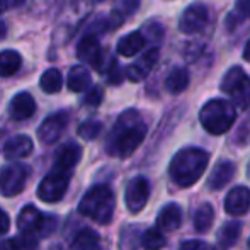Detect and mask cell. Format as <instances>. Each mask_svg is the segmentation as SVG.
Here are the masks:
<instances>
[{
  "label": "cell",
  "instance_id": "ffe728a7",
  "mask_svg": "<svg viewBox=\"0 0 250 250\" xmlns=\"http://www.w3.org/2000/svg\"><path fill=\"white\" fill-rule=\"evenodd\" d=\"M90 83H92V77L83 65H75L70 68L66 85L72 92H83V90L89 89Z\"/></svg>",
  "mask_w": 250,
  "mask_h": 250
},
{
  "label": "cell",
  "instance_id": "60d3db41",
  "mask_svg": "<svg viewBox=\"0 0 250 250\" xmlns=\"http://www.w3.org/2000/svg\"><path fill=\"white\" fill-rule=\"evenodd\" d=\"M9 5H10L9 0H0V16H2L7 9H9Z\"/></svg>",
  "mask_w": 250,
  "mask_h": 250
},
{
  "label": "cell",
  "instance_id": "7a4b0ae2",
  "mask_svg": "<svg viewBox=\"0 0 250 250\" xmlns=\"http://www.w3.org/2000/svg\"><path fill=\"white\" fill-rule=\"evenodd\" d=\"M208 164H209L208 151L196 148V146H189V148L179 150L174 155L170 165H168V174L179 188H191L204 174Z\"/></svg>",
  "mask_w": 250,
  "mask_h": 250
},
{
  "label": "cell",
  "instance_id": "9c48e42d",
  "mask_svg": "<svg viewBox=\"0 0 250 250\" xmlns=\"http://www.w3.org/2000/svg\"><path fill=\"white\" fill-rule=\"evenodd\" d=\"M208 19H209V14H208L206 5H203L201 2H194L182 12L179 27L186 34H196L206 27Z\"/></svg>",
  "mask_w": 250,
  "mask_h": 250
},
{
  "label": "cell",
  "instance_id": "7dc6e473",
  "mask_svg": "<svg viewBox=\"0 0 250 250\" xmlns=\"http://www.w3.org/2000/svg\"><path fill=\"white\" fill-rule=\"evenodd\" d=\"M249 177H250V164H249Z\"/></svg>",
  "mask_w": 250,
  "mask_h": 250
},
{
  "label": "cell",
  "instance_id": "603a6c76",
  "mask_svg": "<svg viewBox=\"0 0 250 250\" xmlns=\"http://www.w3.org/2000/svg\"><path fill=\"white\" fill-rule=\"evenodd\" d=\"M72 250H101V237L97 231L83 228L75 235Z\"/></svg>",
  "mask_w": 250,
  "mask_h": 250
},
{
  "label": "cell",
  "instance_id": "30bf717a",
  "mask_svg": "<svg viewBox=\"0 0 250 250\" xmlns=\"http://www.w3.org/2000/svg\"><path fill=\"white\" fill-rule=\"evenodd\" d=\"M66 123H68V114L65 111L51 114L41 123V126L38 128V138L44 143V145H53L56 140L62 136V133L65 131Z\"/></svg>",
  "mask_w": 250,
  "mask_h": 250
},
{
  "label": "cell",
  "instance_id": "bcb514c9",
  "mask_svg": "<svg viewBox=\"0 0 250 250\" xmlns=\"http://www.w3.org/2000/svg\"><path fill=\"white\" fill-rule=\"evenodd\" d=\"M0 145H2V133H0Z\"/></svg>",
  "mask_w": 250,
  "mask_h": 250
},
{
  "label": "cell",
  "instance_id": "8fae6325",
  "mask_svg": "<svg viewBox=\"0 0 250 250\" xmlns=\"http://www.w3.org/2000/svg\"><path fill=\"white\" fill-rule=\"evenodd\" d=\"M158 58H160L158 48H150L138 62L126 66V72H125L126 79L131 80V82H142V80H145L148 77V73L151 72V68L157 65Z\"/></svg>",
  "mask_w": 250,
  "mask_h": 250
},
{
  "label": "cell",
  "instance_id": "f35d334b",
  "mask_svg": "<svg viewBox=\"0 0 250 250\" xmlns=\"http://www.w3.org/2000/svg\"><path fill=\"white\" fill-rule=\"evenodd\" d=\"M9 227H10V218L5 211L0 209V237L5 235L9 231Z\"/></svg>",
  "mask_w": 250,
  "mask_h": 250
},
{
  "label": "cell",
  "instance_id": "6da1fadb",
  "mask_svg": "<svg viewBox=\"0 0 250 250\" xmlns=\"http://www.w3.org/2000/svg\"><path fill=\"white\" fill-rule=\"evenodd\" d=\"M146 136V125L136 109L125 111L116 121L107 138V153L119 158H126L143 143Z\"/></svg>",
  "mask_w": 250,
  "mask_h": 250
},
{
  "label": "cell",
  "instance_id": "8992f818",
  "mask_svg": "<svg viewBox=\"0 0 250 250\" xmlns=\"http://www.w3.org/2000/svg\"><path fill=\"white\" fill-rule=\"evenodd\" d=\"M29 167L24 164H7L0 168V194L2 196H17L26 188V182L29 179Z\"/></svg>",
  "mask_w": 250,
  "mask_h": 250
},
{
  "label": "cell",
  "instance_id": "7bdbcfd3",
  "mask_svg": "<svg viewBox=\"0 0 250 250\" xmlns=\"http://www.w3.org/2000/svg\"><path fill=\"white\" fill-rule=\"evenodd\" d=\"M5 34H7V29H5V24L0 21V40H3L5 38Z\"/></svg>",
  "mask_w": 250,
  "mask_h": 250
},
{
  "label": "cell",
  "instance_id": "7c38bea8",
  "mask_svg": "<svg viewBox=\"0 0 250 250\" xmlns=\"http://www.w3.org/2000/svg\"><path fill=\"white\" fill-rule=\"evenodd\" d=\"M250 209V189L245 186L233 188L225 199V211L231 216H244Z\"/></svg>",
  "mask_w": 250,
  "mask_h": 250
},
{
  "label": "cell",
  "instance_id": "cb8c5ba5",
  "mask_svg": "<svg viewBox=\"0 0 250 250\" xmlns=\"http://www.w3.org/2000/svg\"><path fill=\"white\" fill-rule=\"evenodd\" d=\"M22 65V58L17 51L3 50L0 51V77H10Z\"/></svg>",
  "mask_w": 250,
  "mask_h": 250
},
{
  "label": "cell",
  "instance_id": "836d02e7",
  "mask_svg": "<svg viewBox=\"0 0 250 250\" xmlns=\"http://www.w3.org/2000/svg\"><path fill=\"white\" fill-rule=\"evenodd\" d=\"M143 36H148L151 41H155V43H157V41H160V38H162V34H164V27L160 26V24L158 22H148L146 24L145 27H143Z\"/></svg>",
  "mask_w": 250,
  "mask_h": 250
},
{
  "label": "cell",
  "instance_id": "f6af8a7d",
  "mask_svg": "<svg viewBox=\"0 0 250 250\" xmlns=\"http://www.w3.org/2000/svg\"><path fill=\"white\" fill-rule=\"evenodd\" d=\"M208 250H225V247H208Z\"/></svg>",
  "mask_w": 250,
  "mask_h": 250
},
{
  "label": "cell",
  "instance_id": "83f0119b",
  "mask_svg": "<svg viewBox=\"0 0 250 250\" xmlns=\"http://www.w3.org/2000/svg\"><path fill=\"white\" fill-rule=\"evenodd\" d=\"M167 240L160 228H148L142 237V245L145 250H160L165 247Z\"/></svg>",
  "mask_w": 250,
  "mask_h": 250
},
{
  "label": "cell",
  "instance_id": "8d00e7d4",
  "mask_svg": "<svg viewBox=\"0 0 250 250\" xmlns=\"http://www.w3.org/2000/svg\"><path fill=\"white\" fill-rule=\"evenodd\" d=\"M235 17H240V19H245V17L250 16V0H237V5H235V12L231 14Z\"/></svg>",
  "mask_w": 250,
  "mask_h": 250
},
{
  "label": "cell",
  "instance_id": "3957f363",
  "mask_svg": "<svg viewBox=\"0 0 250 250\" xmlns=\"http://www.w3.org/2000/svg\"><path fill=\"white\" fill-rule=\"evenodd\" d=\"M116 201L112 191L107 186H94L83 194L79 203V213L90 218L99 225L111 223L114 214Z\"/></svg>",
  "mask_w": 250,
  "mask_h": 250
},
{
  "label": "cell",
  "instance_id": "52a82bcc",
  "mask_svg": "<svg viewBox=\"0 0 250 250\" xmlns=\"http://www.w3.org/2000/svg\"><path fill=\"white\" fill-rule=\"evenodd\" d=\"M70 182V174L65 170H60L55 168L53 172L46 175V177L41 181V184L38 186V198L44 203H58L62 201L63 196L66 194V189H68Z\"/></svg>",
  "mask_w": 250,
  "mask_h": 250
},
{
  "label": "cell",
  "instance_id": "c3c4849f",
  "mask_svg": "<svg viewBox=\"0 0 250 250\" xmlns=\"http://www.w3.org/2000/svg\"><path fill=\"white\" fill-rule=\"evenodd\" d=\"M249 247H250V238H249Z\"/></svg>",
  "mask_w": 250,
  "mask_h": 250
},
{
  "label": "cell",
  "instance_id": "ee69618b",
  "mask_svg": "<svg viewBox=\"0 0 250 250\" xmlns=\"http://www.w3.org/2000/svg\"><path fill=\"white\" fill-rule=\"evenodd\" d=\"M9 3H12V5H22L24 0H9Z\"/></svg>",
  "mask_w": 250,
  "mask_h": 250
},
{
  "label": "cell",
  "instance_id": "484cf974",
  "mask_svg": "<svg viewBox=\"0 0 250 250\" xmlns=\"http://www.w3.org/2000/svg\"><path fill=\"white\" fill-rule=\"evenodd\" d=\"M214 221V209L209 203H203L194 213V228L201 233H206Z\"/></svg>",
  "mask_w": 250,
  "mask_h": 250
},
{
  "label": "cell",
  "instance_id": "ba28073f",
  "mask_svg": "<svg viewBox=\"0 0 250 250\" xmlns=\"http://www.w3.org/2000/svg\"><path fill=\"white\" fill-rule=\"evenodd\" d=\"M148 198H150L148 179L142 177V175L131 179L129 184L126 186V192H125L126 208H128L131 213H140V211L146 206Z\"/></svg>",
  "mask_w": 250,
  "mask_h": 250
},
{
  "label": "cell",
  "instance_id": "b9f144b4",
  "mask_svg": "<svg viewBox=\"0 0 250 250\" xmlns=\"http://www.w3.org/2000/svg\"><path fill=\"white\" fill-rule=\"evenodd\" d=\"M244 58L247 60V62L250 63V41L247 44H245V50H244Z\"/></svg>",
  "mask_w": 250,
  "mask_h": 250
},
{
  "label": "cell",
  "instance_id": "e0dca14e",
  "mask_svg": "<svg viewBox=\"0 0 250 250\" xmlns=\"http://www.w3.org/2000/svg\"><path fill=\"white\" fill-rule=\"evenodd\" d=\"M102 53V48H101V43L97 40L96 34H87L80 40L79 46H77V56H79L82 62L89 63V65H96L97 60H99Z\"/></svg>",
  "mask_w": 250,
  "mask_h": 250
},
{
  "label": "cell",
  "instance_id": "f546056e",
  "mask_svg": "<svg viewBox=\"0 0 250 250\" xmlns=\"http://www.w3.org/2000/svg\"><path fill=\"white\" fill-rule=\"evenodd\" d=\"M56 225H58L56 216H53V214H41L36 233L40 235V237H50L53 231L56 230Z\"/></svg>",
  "mask_w": 250,
  "mask_h": 250
},
{
  "label": "cell",
  "instance_id": "5bb4252c",
  "mask_svg": "<svg viewBox=\"0 0 250 250\" xmlns=\"http://www.w3.org/2000/svg\"><path fill=\"white\" fill-rule=\"evenodd\" d=\"M235 170H237V167H235L233 162H230V160L218 162V164L214 165L213 172H211L209 179H208V188H209L211 191H220V189H223L225 186L233 179Z\"/></svg>",
  "mask_w": 250,
  "mask_h": 250
},
{
  "label": "cell",
  "instance_id": "4dcf8cb0",
  "mask_svg": "<svg viewBox=\"0 0 250 250\" xmlns=\"http://www.w3.org/2000/svg\"><path fill=\"white\" fill-rule=\"evenodd\" d=\"M14 245H16V250H36L38 238L34 237V233H24V231H21L14 238Z\"/></svg>",
  "mask_w": 250,
  "mask_h": 250
},
{
  "label": "cell",
  "instance_id": "e575fe53",
  "mask_svg": "<svg viewBox=\"0 0 250 250\" xmlns=\"http://www.w3.org/2000/svg\"><path fill=\"white\" fill-rule=\"evenodd\" d=\"M107 80H109V83H112V85H119V83L123 82V72H121V68H119V63L114 60V63L111 65V68L107 70Z\"/></svg>",
  "mask_w": 250,
  "mask_h": 250
},
{
  "label": "cell",
  "instance_id": "44dd1931",
  "mask_svg": "<svg viewBox=\"0 0 250 250\" xmlns=\"http://www.w3.org/2000/svg\"><path fill=\"white\" fill-rule=\"evenodd\" d=\"M189 85V72L184 66H175L168 72L167 79H165V89L172 96L182 94Z\"/></svg>",
  "mask_w": 250,
  "mask_h": 250
},
{
  "label": "cell",
  "instance_id": "277c9868",
  "mask_svg": "<svg viewBox=\"0 0 250 250\" xmlns=\"http://www.w3.org/2000/svg\"><path fill=\"white\" fill-rule=\"evenodd\" d=\"M237 111L231 102L223 99L208 101L199 111V121L203 128L211 135H223L233 126Z\"/></svg>",
  "mask_w": 250,
  "mask_h": 250
},
{
  "label": "cell",
  "instance_id": "f1b7e54d",
  "mask_svg": "<svg viewBox=\"0 0 250 250\" xmlns=\"http://www.w3.org/2000/svg\"><path fill=\"white\" fill-rule=\"evenodd\" d=\"M101 131H102V123L97 121V119H87V121H83L82 125L79 126V129H77L80 138L87 140V142L96 140L97 136L101 135Z\"/></svg>",
  "mask_w": 250,
  "mask_h": 250
},
{
  "label": "cell",
  "instance_id": "d4e9b609",
  "mask_svg": "<svg viewBox=\"0 0 250 250\" xmlns=\"http://www.w3.org/2000/svg\"><path fill=\"white\" fill-rule=\"evenodd\" d=\"M242 233V225L238 221H228L218 231V242L221 244V247L230 249L237 244V240L240 238Z\"/></svg>",
  "mask_w": 250,
  "mask_h": 250
},
{
  "label": "cell",
  "instance_id": "ac0fdd59",
  "mask_svg": "<svg viewBox=\"0 0 250 250\" xmlns=\"http://www.w3.org/2000/svg\"><path fill=\"white\" fill-rule=\"evenodd\" d=\"M146 40L140 31H135V33H129L126 36H123L121 40L118 41V46H116V51L121 56H126V58H131V56L138 55L140 51L143 50Z\"/></svg>",
  "mask_w": 250,
  "mask_h": 250
},
{
  "label": "cell",
  "instance_id": "681fc988",
  "mask_svg": "<svg viewBox=\"0 0 250 250\" xmlns=\"http://www.w3.org/2000/svg\"><path fill=\"white\" fill-rule=\"evenodd\" d=\"M96 2H102V0H96Z\"/></svg>",
  "mask_w": 250,
  "mask_h": 250
},
{
  "label": "cell",
  "instance_id": "9a60e30c",
  "mask_svg": "<svg viewBox=\"0 0 250 250\" xmlns=\"http://www.w3.org/2000/svg\"><path fill=\"white\" fill-rule=\"evenodd\" d=\"M33 151V140L26 135H16L9 138L3 145V157L7 160L24 158Z\"/></svg>",
  "mask_w": 250,
  "mask_h": 250
},
{
  "label": "cell",
  "instance_id": "ab89813d",
  "mask_svg": "<svg viewBox=\"0 0 250 250\" xmlns=\"http://www.w3.org/2000/svg\"><path fill=\"white\" fill-rule=\"evenodd\" d=\"M0 250H16L14 238H3V240H0Z\"/></svg>",
  "mask_w": 250,
  "mask_h": 250
},
{
  "label": "cell",
  "instance_id": "74e56055",
  "mask_svg": "<svg viewBox=\"0 0 250 250\" xmlns=\"http://www.w3.org/2000/svg\"><path fill=\"white\" fill-rule=\"evenodd\" d=\"M181 250H208V244L201 240H188L181 245Z\"/></svg>",
  "mask_w": 250,
  "mask_h": 250
},
{
  "label": "cell",
  "instance_id": "d590c367",
  "mask_svg": "<svg viewBox=\"0 0 250 250\" xmlns=\"http://www.w3.org/2000/svg\"><path fill=\"white\" fill-rule=\"evenodd\" d=\"M138 7H140V0H123L121 7H119L118 10L125 17H128V16H131V14H135L136 10H138Z\"/></svg>",
  "mask_w": 250,
  "mask_h": 250
},
{
  "label": "cell",
  "instance_id": "d6a6232c",
  "mask_svg": "<svg viewBox=\"0 0 250 250\" xmlns=\"http://www.w3.org/2000/svg\"><path fill=\"white\" fill-rule=\"evenodd\" d=\"M102 99H104V90L101 87H92L83 97V104L89 107H97V105H101Z\"/></svg>",
  "mask_w": 250,
  "mask_h": 250
},
{
  "label": "cell",
  "instance_id": "d6986e66",
  "mask_svg": "<svg viewBox=\"0 0 250 250\" xmlns=\"http://www.w3.org/2000/svg\"><path fill=\"white\" fill-rule=\"evenodd\" d=\"M82 158V148L77 143H68L65 145L56 155V168L70 172Z\"/></svg>",
  "mask_w": 250,
  "mask_h": 250
},
{
  "label": "cell",
  "instance_id": "7402d4cb",
  "mask_svg": "<svg viewBox=\"0 0 250 250\" xmlns=\"http://www.w3.org/2000/svg\"><path fill=\"white\" fill-rule=\"evenodd\" d=\"M41 214L43 213L36 206H33V204L24 206L21 209L19 216H17V227H19V230L24 231V233H36Z\"/></svg>",
  "mask_w": 250,
  "mask_h": 250
},
{
  "label": "cell",
  "instance_id": "5b68a950",
  "mask_svg": "<svg viewBox=\"0 0 250 250\" xmlns=\"http://www.w3.org/2000/svg\"><path fill=\"white\" fill-rule=\"evenodd\" d=\"M220 89L231 97V104L235 107L247 109L250 105V79L240 66H231L225 73Z\"/></svg>",
  "mask_w": 250,
  "mask_h": 250
},
{
  "label": "cell",
  "instance_id": "4fadbf2b",
  "mask_svg": "<svg viewBox=\"0 0 250 250\" xmlns=\"http://www.w3.org/2000/svg\"><path fill=\"white\" fill-rule=\"evenodd\" d=\"M36 112V101L29 92H19L9 104V114L16 121H24Z\"/></svg>",
  "mask_w": 250,
  "mask_h": 250
},
{
  "label": "cell",
  "instance_id": "4316f807",
  "mask_svg": "<svg viewBox=\"0 0 250 250\" xmlns=\"http://www.w3.org/2000/svg\"><path fill=\"white\" fill-rule=\"evenodd\" d=\"M62 83H63V77L60 73V70L56 68H50L41 75L40 79V87L43 92L46 94H56L60 92L62 89Z\"/></svg>",
  "mask_w": 250,
  "mask_h": 250
},
{
  "label": "cell",
  "instance_id": "1f68e13d",
  "mask_svg": "<svg viewBox=\"0 0 250 250\" xmlns=\"http://www.w3.org/2000/svg\"><path fill=\"white\" fill-rule=\"evenodd\" d=\"M235 143H237V145H242V146H245L250 143V114L242 121V125L238 126L237 135H235Z\"/></svg>",
  "mask_w": 250,
  "mask_h": 250
},
{
  "label": "cell",
  "instance_id": "2e32d148",
  "mask_svg": "<svg viewBox=\"0 0 250 250\" xmlns=\"http://www.w3.org/2000/svg\"><path fill=\"white\" fill-rule=\"evenodd\" d=\"M182 223V209L179 204L170 203L160 209L157 216V228L162 231H174Z\"/></svg>",
  "mask_w": 250,
  "mask_h": 250
}]
</instances>
